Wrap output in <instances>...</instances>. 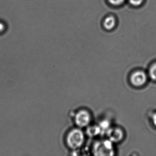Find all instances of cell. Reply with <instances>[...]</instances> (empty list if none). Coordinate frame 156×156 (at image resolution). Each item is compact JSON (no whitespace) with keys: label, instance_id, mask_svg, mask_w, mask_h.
Listing matches in <instances>:
<instances>
[{"label":"cell","instance_id":"6da1fadb","mask_svg":"<svg viewBox=\"0 0 156 156\" xmlns=\"http://www.w3.org/2000/svg\"><path fill=\"white\" fill-rule=\"evenodd\" d=\"M83 132L79 129L71 130L66 138V142L69 147L75 149L80 147L84 141Z\"/></svg>","mask_w":156,"mask_h":156},{"label":"cell","instance_id":"7a4b0ae2","mask_svg":"<svg viewBox=\"0 0 156 156\" xmlns=\"http://www.w3.org/2000/svg\"><path fill=\"white\" fill-rule=\"evenodd\" d=\"M113 143L108 139L96 142L93 149L94 154L96 156H113L114 154Z\"/></svg>","mask_w":156,"mask_h":156},{"label":"cell","instance_id":"3957f363","mask_svg":"<svg viewBox=\"0 0 156 156\" xmlns=\"http://www.w3.org/2000/svg\"><path fill=\"white\" fill-rule=\"evenodd\" d=\"M91 117L90 114L86 110H82L79 111L75 116L76 124L79 127L87 126L91 121Z\"/></svg>","mask_w":156,"mask_h":156},{"label":"cell","instance_id":"277c9868","mask_svg":"<svg viewBox=\"0 0 156 156\" xmlns=\"http://www.w3.org/2000/svg\"><path fill=\"white\" fill-rule=\"evenodd\" d=\"M130 80L133 86L136 87H140L144 85L147 82V75L143 71H136L131 75Z\"/></svg>","mask_w":156,"mask_h":156},{"label":"cell","instance_id":"5b68a950","mask_svg":"<svg viewBox=\"0 0 156 156\" xmlns=\"http://www.w3.org/2000/svg\"><path fill=\"white\" fill-rule=\"evenodd\" d=\"M106 134L108 139L113 143L119 142L122 140L124 136L123 131L118 128H109Z\"/></svg>","mask_w":156,"mask_h":156},{"label":"cell","instance_id":"8992f818","mask_svg":"<svg viewBox=\"0 0 156 156\" xmlns=\"http://www.w3.org/2000/svg\"><path fill=\"white\" fill-rule=\"evenodd\" d=\"M117 25V20L114 15H109L106 16L103 20L102 26L108 31L112 30Z\"/></svg>","mask_w":156,"mask_h":156},{"label":"cell","instance_id":"52a82bcc","mask_svg":"<svg viewBox=\"0 0 156 156\" xmlns=\"http://www.w3.org/2000/svg\"><path fill=\"white\" fill-rule=\"evenodd\" d=\"M149 76L154 81H156V63L151 66L150 68Z\"/></svg>","mask_w":156,"mask_h":156},{"label":"cell","instance_id":"ba28073f","mask_svg":"<svg viewBox=\"0 0 156 156\" xmlns=\"http://www.w3.org/2000/svg\"><path fill=\"white\" fill-rule=\"evenodd\" d=\"M108 3L114 7H119L124 4L126 0H107Z\"/></svg>","mask_w":156,"mask_h":156},{"label":"cell","instance_id":"9c48e42d","mask_svg":"<svg viewBox=\"0 0 156 156\" xmlns=\"http://www.w3.org/2000/svg\"><path fill=\"white\" fill-rule=\"evenodd\" d=\"M88 133L91 136H95L97 135L98 133L101 132L100 128L98 126H93L92 127L89 128L88 129Z\"/></svg>","mask_w":156,"mask_h":156},{"label":"cell","instance_id":"30bf717a","mask_svg":"<svg viewBox=\"0 0 156 156\" xmlns=\"http://www.w3.org/2000/svg\"><path fill=\"white\" fill-rule=\"evenodd\" d=\"M129 3L133 7H139L143 4L144 0H129Z\"/></svg>","mask_w":156,"mask_h":156},{"label":"cell","instance_id":"8fae6325","mask_svg":"<svg viewBox=\"0 0 156 156\" xmlns=\"http://www.w3.org/2000/svg\"><path fill=\"white\" fill-rule=\"evenodd\" d=\"M152 121H153V124L155 127H156V113L153 115L152 116Z\"/></svg>","mask_w":156,"mask_h":156},{"label":"cell","instance_id":"7c38bea8","mask_svg":"<svg viewBox=\"0 0 156 156\" xmlns=\"http://www.w3.org/2000/svg\"><path fill=\"white\" fill-rule=\"evenodd\" d=\"M4 30V25L3 23H0V32H2Z\"/></svg>","mask_w":156,"mask_h":156}]
</instances>
